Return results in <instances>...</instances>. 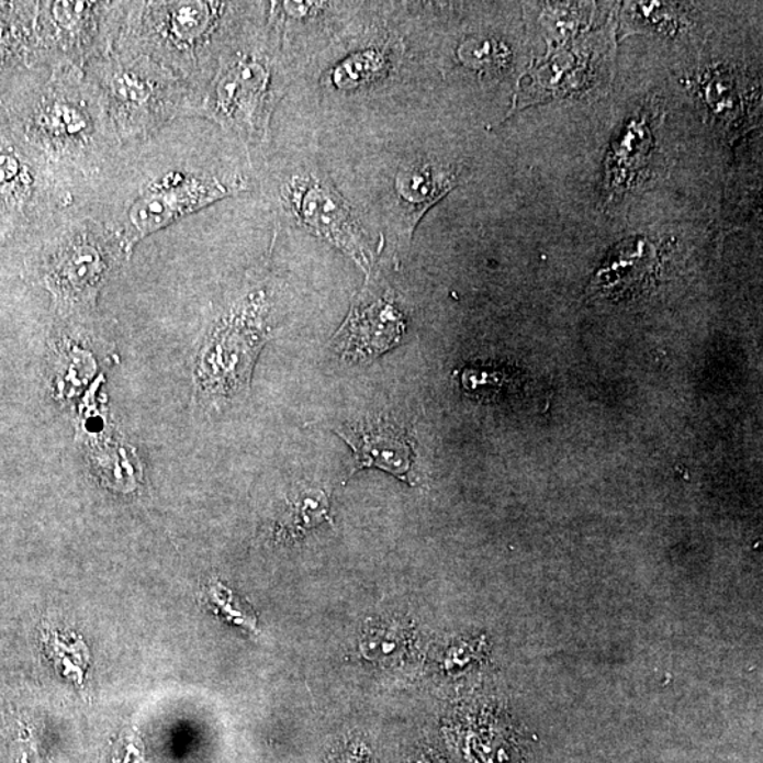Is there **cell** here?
I'll list each match as a JSON object with an SVG mask.
<instances>
[{
    "label": "cell",
    "mask_w": 763,
    "mask_h": 763,
    "mask_svg": "<svg viewBox=\"0 0 763 763\" xmlns=\"http://www.w3.org/2000/svg\"><path fill=\"white\" fill-rule=\"evenodd\" d=\"M274 97L273 66L262 48H231L191 116L214 121L246 146H255L268 136Z\"/></svg>",
    "instance_id": "52a82bcc"
},
{
    "label": "cell",
    "mask_w": 763,
    "mask_h": 763,
    "mask_svg": "<svg viewBox=\"0 0 763 763\" xmlns=\"http://www.w3.org/2000/svg\"><path fill=\"white\" fill-rule=\"evenodd\" d=\"M46 81L33 91L24 130L38 161L83 209L125 147L80 68L46 67Z\"/></svg>",
    "instance_id": "7a4b0ae2"
},
{
    "label": "cell",
    "mask_w": 763,
    "mask_h": 763,
    "mask_svg": "<svg viewBox=\"0 0 763 763\" xmlns=\"http://www.w3.org/2000/svg\"><path fill=\"white\" fill-rule=\"evenodd\" d=\"M657 250L647 239H629L609 254L593 280V288L608 298L642 293L657 270Z\"/></svg>",
    "instance_id": "7c38bea8"
},
{
    "label": "cell",
    "mask_w": 763,
    "mask_h": 763,
    "mask_svg": "<svg viewBox=\"0 0 763 763\" xmlns=\"http://www.w3.org/2000/svg\"><path fill=\"white\" fill-rule=\"evenodd\" d=\"M388 60L385 54L379 51H369L357 54L341 66L336 68L333 74L334 83L338 88L349 90L362 86V83L375 81L386 71Z\"/></svg>",
    "instance_id": "9a60e30c"
},
{
    "label": "cell",
    "mask_w": 763,
    "mask_h": 763,
    "mask_svg": "<svg viewBox=\"0 0 763 763\" xmlns=\"http://www.w3.org/2000/svg\"><path fill=\"white\" fill-rule=\"evenodd\" d=\"M458 57L465 66L481 71H496L508 66L509 48L494 38H474L462 43L458 48Z\"/></svg>",
    "instance_id": "2e32d148"
},
{
    "label": "cell",
    "mask_w": 763,
    "mask_h": 763,
    "mask_svg": "<svg viewBox=\"0 0 763 763\" xmlns=\"http://www.w3.org/2000/svg\"><path fill=\"white\" fill-rule=\"evenodd\" d=\"M41 273L61 323L92 322L102 290L131 258L86 210H64L41 224Z\"/></svg>",
    "instance_id": "277c9868"
},
{
    "label": "cell",
    "mask_w": 763,
    "mask_h": 763,
    "mask_svg": "<svg viewBox=\"0 0 763 763\" xmlns=\"http://www.w3.org/2000/svg\"><path fill=\"white\" fill-rule=\"evenodd\" d=\"M127 3L106 0L37 2L36 58L43 67H76L106 56L115 47Z\"/></svg>",
    "instance_id": "ba28073f"
},
{
    "label": "cell",
    "mask_w": 763,
    "mask_h": 763,
    "mask_svg": "<svg viewBox=\"0 0 763 763\" xmlns=\"http://www.w3.org/2000/svg\"><path fill=\"white\" fill-rule=\"evenodd\" d=\"M396 189L412 210L415 226L418 218L452 189V177L430 165L413 166L397 176Z\"/></svg>",
    "instance_id": "4fadbf2b"
},
{
    "label": "cell",
    "mask_w": 763,
    "mask_h": 763,
    "mask_svg": "<svg viewBox=\"0 0 763 763\" xmlns=\"http://www.w3.org/2000/svg\"><path fill=\"white\" fill-rule=\"evenodd\" d=\"M339 763H371V758L357 748V750L349 753V755H344Z\"/></svg>",
    "instance_id": "e0dca14e"
},
{
    "label": "cell",
    "mask_w": 763,
    "mask_h": 763,
    "mask_svg": "<svg viewBox=\"0 0 763 763\" xmlns=\"http://www.w3.org/2000/svg\"><path fill=\"white\" fill-rule=\"evenodd\" d=\"M83 74L100 96L123 147L153 139L193 110L194 96L187 83L149 57H125L112 51L88 63Z\"/></svg>",
    "instance_id": "5b68a950"
},
{
    "label": "cell",
    "mask_w": 763,
    "mask_h": 763,
    "mask_svg": "<svg viewBox=\"0 0 763 763\" xmlns=\"http://www.w3.org/2000/svg\"><path fill=\"white\" fill-rule=\"evenodd\" d=\"M244 189L239 181L179 165V153H165L153 137L123 149L82 210L106 225L132 258L147 236Z\"/></svg>",
    "instance_id": "6da1fadb"
},
{
    "label": "cell",
    "mask_w": 763,
    "mask_h": 763,
    "mask_svg": "<svg viewBox=\"0 0 763 763\" xmlns=\"http://www.w3.org/2000/svg\"><path fill=\"white\" fill-rule=\"evenodd\" d=\"M405 324L395 304L379 299L358 305L336 337L337 347L349 359L375 358L401 339Z\"/></svg>",
    "instance_id": "8fae6325"
},
{
    "label": "cell",
    "mask_w": 763,
    "mask_h": 763,
    "mask_svg": "<svg viewBox=\"0 0 763 763\" xmlns=\"http://www.w3.org/2000/svg\"><path fill=\"white\" fill-rule=\"evenodd\" d=\"M336 433L356 456L354 472L379 469L411 484L408 474L415 457V445L406 428L383 418H372Z\"/></svg>",
    "instance_id": "30bf717a"
},
{
    "label": "cell",
    "mask_w": 763,
    "mask_h": 763,
    "mask_svg": "<svg viewBox=\"0 0 763 763\" xmlns=\"http://www.w3.org/2000/svg\"><path fill=\"white\" fill-rule=\"evenodd\" d=\"M328 500L323 491H307L290 502L283 529L292 536L304 535L328 519Z\"/></svg>",
    "instance_id": "5bb4252c"
},
{
    "label": "cell",
    "mask_w": 763,
    "mask_h": 763,
    "mask_svg": "<svg viewBox=\"0 0 763 763\" xmlns=\"http://www.w3.org/2000/svg\"><path fill=\"white\" fill-rule=\"evenodd\" d=\"M270 302L253 285L221 310L195 357V393L203 399H231L249 385L259 349L268 337Z\"/></svg>",
    "instance_id": "8992f818"
},
{
    "label": "cell",
    "mask_w": 763,
    "mask_h": 763,
    "mask_svg": "<svg viewBox=\"0 0 763 763\" xmlns=\"http://www.w3.org/2000/svg\"><path fill=\"white\" fill-rule=\"evenodd\" d=\"M236 7L238 3L201 0L130 2L113 52L125 57H149L169 68L193 92L194 108L229 53L218 46V37Z\"/></svg>",
    "instance_id": "3957f363"
},
{
    "label": "cell",
    "mask_w": 763,
    "mask_h": 763,
    "mask_svg": "<svg viewBox=\"0 0 763 763\" xmlns=\"http://www.w3.org/2000/svg\"><path fill=\"white\" fill-rule=\"evenodd\" d=\"M282 194L307 228L346 250L363 269L369 268L372 250L346 201L332 186L313 177L294 179L284 186Z\"/></svg>",
    "instance_id": "9c48e42d"
}]
</instances>
